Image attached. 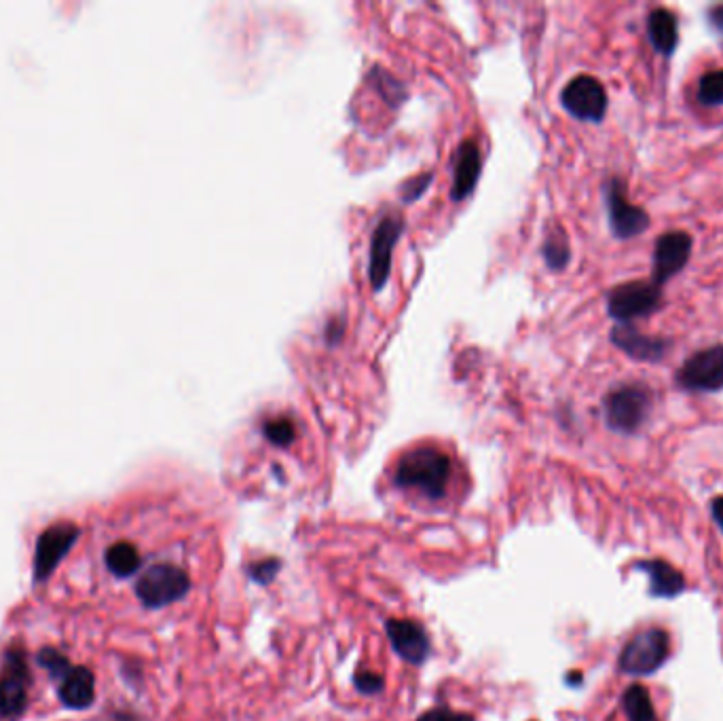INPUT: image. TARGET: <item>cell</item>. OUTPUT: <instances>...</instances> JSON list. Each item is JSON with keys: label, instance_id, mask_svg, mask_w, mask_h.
Listing matches in <instances>:
<instances>
[{"label": "cell", "instance_id": "6da1fadb", "mask_svg": "<svg viewBox=\"0 0 723 721\" xmlns=\"http://www.w3.org/2000/svg\"><path fill=\"white\" fill-rule=\"evenodd\" d=\"M451 478V459L434 447H421L404 455L396 470V485L415 489L432 499L447 491Z\"/></svg>", "mask_w": 723, "mask_h": 721}, {"label": "cell", "instance_id": "7a4b0ae2", "mask_svg": "<svg viewBox=\"0 0 723 721\" xmlns=\"http://www.w3.org/2000/svg\"><path fill=\"white\" fill-rule=\"evenodd\" d=\"M654 398L645 385L630 383L609 392L603 400L605 423L616 434H637L652 413Z\"/></svg>", "mask_w": 723, "mask_h": 721}, {"label": "cell", "instance_id": "3957f363", "mask_svg": "<svg viewBox=\"0 0 723 721\" xmlns=\"http://www.w3.org/2000/svg\"><path fill=\"white\" fill-rule=\"evenodd\" d=\"M662 286L654 282H626L607 294V313L618 324H633L662 309Z\"/></svg>", "mask_w": 723, "mask_h": 721}, {"label": "cell", "instance_id": "277c9868", "mask_svg": "<svg viewBox=\"0 0 723 721\" xmlns=\"http://www.w3.org/2000/svg\"><path fill=\"white\" fill-rule=\"evenodd\" d=\"M671 656V639L662 628H645L630 639L620 654L618 667L626 675H652Z\"/></svg>", "mask_w": 723, "mask_h": 721}, {"label": "cell", "instance_id": "5b68a950", "mask_svg": "<svg viewBox=\"0 0 723 721\" xmlns=\"http://www.w3.org/2000/svg\"><path fill=\"white\" fill-rule=\"evenodd\" d=\"M189 590L191 578L187 571L170 563H161L148 567L142 573L136 584V597L144 607L159 609L180 601Z\"/></svg>", "mask_w": 723, "mask_h": 721}, {"label": "cell", "instance_id": "8992f818", "mask_svg": "<svg viewBox=\"0 0 723 721\" xmlns=\"http://www.w3.org/2000/svg\"><path fill=\"white\" fill-rule=\"evenodd\" d=\"M677 385L685 392L713 394L723 390V345L696 351L677 373Z\"/></svg>", "mask_w": 723, "mask_h": 721}, {"label": "cell", "instance_id": "52a82bcc", "mask_svg": "<svg viewBox=\"0 0 723 721\" xmlns=\"http://www.w3.org/2000/svg\"><path fill=\"white\" fill-rule=\"evenodd\" d=\"M30 683L26 656L20 650H9L0 669V717L17 719L28 709Z\"/></svg>", "mask_w": 723, "mask_h": 721}, {"label": "cell", "instance_id": "ba28073f", "mask_svg": "<svg viewBox=\"0 0 723 721\" xmlns=\"http://www.w3.org/2000/svg\"><path fill=\"white\" fill-rule=\"evenodd\" d=\"M605 201L611 233L618 239H633L650 229V214L628 199L624 180L611 178L605 184Z\"/></svg>", "mask_w": 723, "mask_h": 721}, {"label": "cell", "instance_id": "9c48e42d", "mask_svg": "<svg viewBox=\"0 0 723 721\" xmlns=\"http://www.w3.org/2000/svg\"><path fill=\"white\" fill-rule=\"evenodd\" d=\"M79 535L81 529L74 523L51 525L41 533V538L36 540L34 563H32V576L36 584H43L53 576L55 567L62 563L70 548L77 544Z\"/></svg>", "mask_w": 723, "mask_h": 721}, {"label": "cell", "instance_id": "30bf717a", "mask_svg": "<svg viewBox=\"0 0 723 721\" xmlns=\"http://www.w3.org/2000/svg\"><path fill=\"white\" fill-rule=\"evenodd\" d=\"M561 100L569 113L582 121L599 123L607 113L605 87L595 77L588 75L571 79L563 89Z\"/></svg>", "mask_w": 723, "mask_h": 721}, {"label": "cell", "instance_id": "8fae6325", "mask_svg": "<svg viewBox=\"0 0 723 721\" xmlns=\"http://www.w3.org/2000/svg\"><path fill=\"white\" fill-rule=\"evenodd\" d=\"M694 239L683 233V231H671L664 233L656 246H654V258H652V282L658 286H664L669 280L688 265L692 256Z\"/></svg>", "mask_w": 723, "mask_h": 721}, {"label": "cell", "instance_id": "7c38bea8", "mask_svg": "<svg viewBox=\"0 0 723 721\" xmlns=\"http://www.w3.org/2000/svg\"><path fill=\"white\" fill-rule=\"evenodd\" d=\"M611 343L624 351L628 358L650 364L664 360L673 347L671 339L643 335L635 324H616L614 330H611Z\"/></svg>", "mask_w": 723, "mask_h": 721}, {"label": "cell", "instance_id": "4fadbf2b", "mask_svg": "<svg viewBox=\"0 0 723 721\" xmlns=\"http://www.w3.org/2000/svg\"><path fill=\"white\" fill-rule=\"evenodd\" d=\"M400 231V216H385L375 231L373 246H370V282L377 290L383 288L389 269H392V248L398 242Z\"/></svg>", "mask_w": 723, "mask_h": 721}, {"label": "cell", "instance_id": "5bb4252c", "mask_svg": "<svg viewBox=\"0 0 723 721\" xmlns=\"http://www.w3.org/2000/svg\"><path fill=\"white\" fill-rule=\"evenodd\" d=\"M387 637L394 652L411 664L425 662L430 654V639L423 628L413 620H389Z\"/></svg>", "mask_w": 723, "mask_h": 721}, {"label": "cell", "instance_id": "9a60e30c", "mask_svg": "<svg viewBox=\"0 0 723 721\" xmlns=\"http://www.w3.org/2000/svg\"><path fill=\"white\" fill-rule=\"evenodd\" d=\"M96 698V677L87 667H72L70 673L62 679L60 700L64 707L81 711L91 707Z\"/></svg>", "mask_w": 723, "mask_h": 721}, {"label": "cell", "instance_id": "2e32d148", "mask_svg": "<svg viewBox=\"0 0 723 721\" xmlns=\"http://www.w3.org/2000/svg\"><path fill=\"white\" fill-rule=\"evenodd\" d=\"M637 569L647 573V578H650V593L658 599H675L685 590L683 573L662 559L641 561Z\"/></svg>", "mask_w": 723, "mask_h": 721}, {"label": "cell", "instance_id": "e0dca14e", "mask_svg": "<svg viewBox=\"0 0 723 721\" xmlns=\"http://www.w3.org/2000/svg\"><path fill=\"white\" fill-rule=\"evenodd\" d=\"M480 174V153L478 146L468 140L459 146L455 159V178H453V199H463L474 187Z\"/></svg>", "mask_w": 723, "mask_h": 721}, {"label": "cell", "instance_id": "ac0fdd59", "mask_svg": "<svg viewBox=\"0 0 723 721\" xmlns=\"http://www.w3.org/2000/svg\"><path fill=\"white\" fill-rule=\"evenodd\" d=\"M647 34L654 49L662 55H673L679 43V22L677 15L669 9H654L647 20Z\"/></svg>", "mask_w": 723, "mask_h": 721}, {"label": "cell", "instance_id": "d6986e66", "mask_svg": "<svg viewBox=\"0 0 723 721\" xmlns=\"http://www.w3.org/2000/svg\"><path fill=\"white\" fill-rule=\"evenodd\" d=\"M104 561H106L108 571L117 578L134 576V573L140 569V563H142L138 548L134 544H129V542H117V544L110 546L106 550Z\"/></svg>", "mask_w": 723, "mask_h": 721}, {"label": "cell", "instance_id": "ffe728a7", "mask_svg": "<svg viewBox=\"0 0 723 721\" xmlns=\"http://www.w3.org/2000/svg\"><path fill=\"white\" fill-rule=\"evenodd\" d=\"M622 709L628 721H658L650 692L641 683L630 686L622 696Z\"/></svg>", "mask_w": 723, "mask_h": 721}, {"label": "cell", "instance_id": "44dd1931", "mask_svg": "<svg viewBox=\"0 0 723 721\" xmlns=\"http://www.w3.org/2000/svg\"><path fill=\"white\" fill-rule=\"evenodd\" d=\"M698 100L707 106L723 104V68L704 72L698 83Z\"/></svg>", "mask_w": 723, "mask_h": 721}, {"label": "cell", "instance_id": "7402d4cb", "mask_svg": "<svg viewBox=\"0 0 723 721\" xmlns=\"http://www.w3.org/2000/svg\"><path fill=\"white\" fill-rule=\"evenodd\" d=\"M263 432H265L267 440H271L273 445H277V447H290L294 442V438H296L294 423L290 419H286V417L267 421Z\"/></svg>", "mask_w": 723, "mask_h": 721}, {"label": "cell", "instance_id": "603a6c76", "mask_svg": "<svg viewBox=\"0 0 723 721\" xmlns=\"http://www.w3.org/2000/svg\"><path fill=\"white\" fill-rule=\"evenodd\" d=\"M544 256L546 263L552 269H563L569 263V244L563 233H554L548 237V242L544 246Z\"/></svg>", "mask_w": 723, "mask_h": 721}, {"label": "cell", "instance_id": "cb8c5ba5", "mask_svg": "<svg viewBox=\"0 0 723 721\" xmlns=\"http://www.w3.org/2000/svg\"><path fill=\"white\" fill-rule=\"evenodd\" d=\"M36 660H39L41 667L45 671H49L53 677H66L70 673V660L60 654L58 650H51V647H45V650H41V654L36 656Z\"/></svg>", "mask_w": 723, "mask_h": 721}, {"label": "cell", "instance_id": "d4e9b609", "mask_svg": "<svg viewBox=\"0 0 723 721\" xmlns=\"http://www.w3.org/2000/svg\"><path fill=\"white\" fill-rule=\"evenodd\" d=\"M277 571H280V561L267 559V561L252 563L250 569H248V576H250L256 584H269V582L277 576Z\"/></svg>", "mask_w": 723, "mask_h": 721}, {"label": "cell", "instance_id": "484cf974", "mask_svg": "<svg viewBox=\"0 0 723 721\" xmlns=\"http://www.w3.org/2000/svg\"><path fill=\"white\" fill-rule=\"evenodd\" d=\"M356 686L362 694H379L383 690V677L370 671H360L356 675Z\"/></svg>", "mask_w": 723, "mask_h": 721}, {"label": "cell", "instance_id": "4316f807", "mask_svg": "<svg viewBox=\"0 0 723 721\" xmlns=\"http://www.w3.org/2000/svg\"><path fill=\"white\" fill-rule=\"evenodd\" d=\"M419 721H474V717L466 713H455L449 709H434L430 713L421 715Z\"/></svg>", "mask_w": 723, "mask_h": 721}, {"label": "cell", "instance_id": "83f0119b", "mask_svg": "<svg viewBox=\"0 0 723 721\" xmlns=\"http://www.w3.org/2000/svg\"><path fill=\"white\" fill-rule=\"evenodd\" d=\"M709 22H711V26H713L719 34H723V5L711 7V11H709Z\"/></svg>", "mask_w": 723, "mask_h": 721}, {"label": "cell", "instance_id": "f1b7e54d", "mask_svg": "<svg viewBox=\"0 0 723 721\" xmlns=\"http://www.w3.org/2000/svg\"><path fill=\"white\" fill-rule=\"evenodd\" d=\"M711 514H713L715 523L719 525V529H721V533H723V495L715 497L713 502H711Z\"/></svg>", "mask_w": 723, "mask_h": 721}, {"label": "cell", "instance_id": "f546056e", "mask_svg": "<svg viewBox=\"0 0 723 721\" xmlns=\"http://www.w3.org/2000/svg\"><path fill=\"white\" fill-rule=\"evenodd\" d=\"M113 721H138V717L134 713H115Z\"/></svg>", "mask_w": 723, "mask_h": 721}, {"label": "cell", "instance_id": "4dcf8cb0", "mask_svg": "<svg viewBox=\"0 0 723 721\" xmlns=\"http://www.w3.org/2000/svg\"><path fill=\"white\" fill-rule=\"evenodd\" d=\"M567 681H569V683H580V681H582V675H580V673H571V675L567 677Z\"/></svg>", "mask_w": 723, "mask_h": 721}]
</instances>
